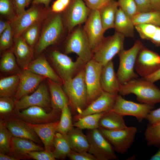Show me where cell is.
Returning a JSON list of instances; mask_svg holds the SVG:
<instances>
[{
    "mask_svg": "<svg viewBox=\"0 0 160 160\" xmlns=\"http://www.w3.org/2000/svg\"><path fill=\"white\" fill-rule=\"evenodd\" d=\"M119 92L121 96L134 94L141 103L154 105L160 103V89L143 78L134 79L121 84Z\"/></svg>",
    "mask_w": 160,
    "mask_h": 160,
    "instance_id": "cell-1",
    "label": "cell"
},
{
    "mask_svg": "<svg viewBox=\"0 0 160 160\" xmlns=\"http://www.w3.org/2000/svg\"><path fill=\"white\" fill-rule=\"evenodd\" d=\"M63 84L72 112L76 115L80 114L87 106L84 68L73 78L64 81Z\"/></svg>",
    "mask_w": 160,
    "mask_h": 160,
    "instance_id": "cell-2",
    "label": "cell"
},
{
    "mask_svg": "<svg viewBox=\"0 0 160 160\" xmlns=\"http://www.w3.org/2000/svg\"><path fill=\"white\" fill-rule=\"evenodd\" d=\"M143 47L142 42L137 40L130 48L124 49L118 54L119 63L116 74L121 84L138 77L134 71L135 65L138 54Z\"/></svg>",
    "mask_w": 160,
    "mask_h": 160,
    "instance_id": "cell-3",
    "label": "cell"
},
{
    "mask_svg": "<svg viewBox=\"0 0 160 160\" xmlns=\"http://www.w3.org/2000/svg\"><path fill=\"white\" fill-rule=\"evenodd\" d=\"M125 36L115 32L111 36L104 37L93 51L92 58L104 65L124 49Z\"/></svg>",
    "mask_w": 160,
    "mask_h": 160,
    "instance_id": "cell-4",
    "label": "cell"
},
{
    "mask_svg": "<svg viewBox=\"0 0 160 160\" xmlns=\"http://www.w3.org/2000/svg\"><path fill=\"white\" fill-rule=\"evenodd\" d=\"M50 57L56 72L63 82L75 77L86 64L78 57L73 61L67 55L56 50L51 52Z\"/></svg>",
    "mask_w": 160,
    "mask_h": 160,
    "instance_id": "cell-5",
    "label": "cell"
},
{
    "mask_svg": "<svg viewBox=\"0 0 160 160\" xmlns=\"http://www.w3.org/2000/svg\"><path fill=\"white\" fill-rule=\"evenodd\" d=\"M71 33L65 46V53H75L86 63L92 58L93 54L83 27L79 26Z\"/></svg>",
    "mask_w": 160,
    "mask_h": 160,
    "instance_id": "cell-6",
    "label": "cell"
},
{
    "mask_svg": "<svg viewBox=\"0 0 160 160\" xmlns=\"http://www.w3.org/2000/svg\"><path fill=\"white\" fill-rule=\"evenodd\" d=\"M63 22L60 13H56L49 19L36 44L35 49L36 55L40 54L46 48L59 40L63 30Z\"/></svg>",
    "mask_w": 160,
    "mask_h": 160,
    "instance_id": "cell-7",
    "label": "cell"
},
{
    "mask_svg": "<svg viewBox=\"0 0 160 160\" xmlns=\"http://www.w3.org/2000/svg\"><path fill=\"white\" fill-rule=\"evenodd\" d=\"M86 135L89 143L88 152L93 155L97 160L119 159L113 147L99 128L89 130Z\"/></svg>",
    "mask_w": 160,
    "mask_h": 160,
    "instance_id": "cell-8",
    "label": "cell"
},
{
    "mask_svg": "<svg viewBox=\"0 0 160 160\" xmlns=\"http://www.w3.org/2000/svg\"><path fill=\"white\" fill-rule=\"evenodd\" d=\"M99 129L115 151L122 154L125 153L132 145L137 131V128L134 126L115 130Z\"/></svg>",
    "mask_w": 160,
    "mask_h": 160,
    "instance_id": "cell-9",
    "label": "cell"
},
{
    "mask_svg": "<svg viewBox=\"0 0 160 160\" xmlns=\"http://www.w3.org/2000/svg\"><path fill=\"white\" fill-rule=\"evenodd\" d=\"M102 66L101 64L93 58L85 65L84 76L87 90V106L103 91L101 86L100 79Z\"/></svg>",
    "mask_w": 160,
    "mask_h": 160,
    "instance_id": "cell-10",
    "label": "cell"
},
{
    "mask_svg": "<svg viewBox=\"0 0 160 160\" xmlns=\"http://www.w3.org/2000/svg\"><path fill=\"white\" fill-rule=\"evenodd\" d=\"M61 111L52 109L49 112L43 108L37 106L29 107L23 110L14 111V117L26 123L38 124L59 120Z\"/></svg>",
    "mask_w": 160,
    "mask_h": 160,
    "instance_id": "cell-11",
    "label": "cell"
},
{
    "mask_svg": "<svg viewBox=\"0 0 160 160\" xmlns=\"http://www.w3.org/2000/svg\"><path fill=\"white\" fill-rule=\"evenodd\" d=\"M154 108V105L127 100L118 94L114 105L111 111L123 116H134L140 122L146 119L148 113Z\"/></svg>",
    "mask_w": 160,
    "mask_h": 160,
    "instance_id": "cell-12",
    "label": "cell"
},
{
    "mask_svg": "<svg viewBox=\"0 0 160 160\" xmlns=\"http://www.w3.org/2000/svg\"><path fill=\"white\" fill-rule=\"evenodd\" d=\"M34 106L41 107L47 111L50 110L52 107L48 88L44 83H41L31 94L25 95L15 100L14 111H20Z\"/></svg>",
    "mask_w": 160,
    "mask_h": 160,
    "instance_id": "cell-13",
    "label": "cell"
},
{
    "mask_svg": "<svg viewBox=\"0 0 160 160\" xmlns=\"http://www.w3.org/2000/svg\"><path fill=\"white\" fill-rule=\"evenodd\" d=\"M90 11L84 0H71L64 11L63 19L68 32H71L75 27L85 23Z\"/></svg>",
    "mask_w": 160,
    "mask_h": 160,
    "instance_id": "cell-14",
    "label": "cell"
},
{
    "mask_svg": "<svg viewBox=\"0 0 160 160\" xmlns=\"http://www.w3.org/2000/svg\"><path fill=\"white\" fill-rule=\"evenodd\" d=\"M160 68V55L144 47L137 55L135 67L137 73L143 78L155 72Z\"/></svg>",
    "mask_w": 160,
    "mask_h": 160,
    "instance_id": "cell-15",
    "label": "cell"
},
{
    "mask_svg": "<svg viewBox=\"0 0 160 160\" xmlns=\"http://www.w3.org/2000/svg\"><path fill=\"white\" fill-rule=\"evenodd\" d=\"M83 28L92 52L104 38V31L99 10H90Z\"/></svg>",
    "mask_w": 160,
    "mask_h": 160,
    "instance_id": "cell-16",
    "label": "cell"
},
{
    "mask_svg": "<svg viewBox=\"0 0 160 160\" xmlns=\"http://www.w3.org/2000/svg\"><path fill=\"white\" fill-rule=\"evenodd\" d=\"M40 4H32L30 8L17 16L11 22L14 37L20 36L28 27L40 22L44 12Z\"/></svg>",
    "mask_w": 160,
    "mask_h": 160,
    "instance_id": "cell-17",
    "label": "cell"
},
{
    "mask_svg": "<svg viewBox=\"0 0 160 160\" xmlns=\"http://www.w3.org/2000/svg\"><path fill=\"white\" fill-rule=\"evenodd\" d=\"M118 93L103 91L96 99L88 105L80 114L75 115L76 121L79 118L89 114L106 112L111 111L114 105Z\"/></svg>",
    "mask_w": 160,
    "mask_h": 160,
    "instance_id": "cell-18",
    "label": "cell"
},
{
    "mask_svg": "<svg viewBox=\"0 0 160 160\" xmlns=\"http://www.w3.org/2000/svg\"><path fill=\"white\" fill-rule=\"evenodd\" d=\"M19 84L14 98L15 100L34 92L46 78L26 69H23L20 73Z\"/></svg>",
    "mask_w": 160,
    "mask_h": 160,
    "instance_id": "cell-19",
    "label": "cell"
},
{
    "mask_svg": "<svg viewBox=\"0 0 160 160\" xmlns=\"http://www.w3.org/2000/svg\"><path fill=\"white\" fill-rule=\"evenodd\" d=\"M4 121L6 127L12 137L29 139L36 143H41L34 130L23 120L14 117H8Z\"/></svg>",
    "mask_w": 160,
    "mask_h": 160,
    "instance_id": "cell-20",
    "label": "cell"
},
{
    "mask_svg": "<svg viewBox=\"0 0 160 160\" xmlns=\"http://www.w3.org/2000/svg\"><path fill=\"white\" fill-rule=\"evenodd\" d=\"M59 121L38 124L26 123L39 137L45 150L52 152L54 139Z\"/></svg>",
    "mask_w": 160,
    "mask_h": 160,
    "instance_id": "cell-21",
    "label": "cell"
},
{
    "mask_svg": "<svg viewBox=\"0 0 160 160\" xmlns=\"http://www.w3.org/2000/svg\"><path fill=\"white\" fill-rule=\"evenodd\" d=\"M100 79L103 91L112 93L119 92L121 84L115 72L112 60L103 66Z\"/></svg>",
    "mask_w": 160,
    "mask_h": 160,
    "instance_id": "cell-22",
    "label": "cell"
},
{
    "mask_svg": "<svg viewBox=\"0 0 160 160\" xmlns=\"http://www.w3.org/2000/svg\"><path fill=\"white\" fill-rule=\"evenodd\" d=\"M26 69L58 83L63 84L62 80L43 56L39 57L31 61Z\"/></svg>",
    "mask_w": 160,
    "mask_h": 160,
    "instance_id": "cell-23",
    "label": "cell"
},
{
    "mask_svg": "<svg viewBox=\"0 0 160 160\" xmlns=\"http://www.w3.org/2000/svg\"><path fill=\"white\" fill-rule=\"evenodd\" d=\"M13 52L23 69H26L31 62L33 52L31 47L20 36L14 38Z\"/></svg>",
    "mask_w": 160,
    "mask_h": 160,
    "instance_id": "cell-24",
    "label": "cell"
},
{
    "mask_svg": "<svg viewBox=\"0 0 160 160\" xmlns=\"http://www.w3.org/2000/svg\"><path fill=\"white\" fill-rule=\"evenodd\" d=\"M11 152L15 157L20 159H28L27 153L33 151H41L43 148L29 139L12 137Z\"/></svg>",
    "mask_w": 160,
    "mask_h": 160,
    "instance_id": "cell-25",
    "label": "cell"
},
{
    "mask_svg": "<svg viewBox=\"0 0 160 160\" xmlns=\"http://www.w3.org/2000/svg\"><path fill=\"white\" fill-rule=\"evenodd\" d=\"M52 109L61 111L64 106L69 105L68 97L60 84L48 79Z\"/></svg>",
    "mask_w": 160,
    "mask_h": 160,
    "instance_id": "cell-26",
    "label": "cell"
},
{
    "mask_svg": "<svg viewBox=\"0 0 160 160\" xmlns=\"http://www.w3.org/2000/svg\"><path fill=\"white\" fill-rule=\"evenodd\" d=\"M72 150L78 151H88L89 143L87 135L82 130L73 128L65 134Z\"/></svg>",
    "mask_w": 160,
    "mask_h": 160,
    "instance_id": "cell-27",
    "label": "cell"
},
{
    "mask_svg": "<svg viewBox=\"0 0 160 160\" xmlns=\"http://www.w3.org/2000/svg\"><path fill=\"white\" fill-rule=\"evenodd\" d=\"M114 28L116 32L120 33L125 36H134L135 26L131 18L119 8L116 13Z\"/></svg>",
    "mask_w": 160,
    "mask_h": 160,
    "instance_id": "cell-28",
    "label": "cell"
},
{
    "mask_svg": "<svg viewBox=\"0 0 160 160\" xmlns=\"http://www.w3.org/2000/svg\"><path fill=\"white\" fill-rule=\"evenodd\" d=\"M99 126L109 130L119 129L127 127L124 116L112 111L104 113L100 120Z\"/></svg>",
    "mask_w": 160,
    "mask_h": 160,
    "instance_id": "cell-29",
    "label": "cell"
},
{
    "mask_svg": "<svg viewBox=\"0 0 160 160\" xmlns=\"http://www.w3.org/2000/svg\"><path fill=\"white\" fill-rule=\"evenodd\" d=\"M118 7L117 1L111 0L99 10L101 20L105 31L109 29L114 28Z\"/></svg>",
    "mask_w": 160,
    "mask_h": 160,
    "instance_id": "cell-30",
    "label": "cell"
},
{
    "mask_svg": "<svg viewBox=\"0 0 160 160\" xmlns=\"http://www.w3.org/2000/svg\"><path fill=\"white\" fill-rule=\"evenodd\" d=\"M135 28L142 39L149 40L156 46H160V26L140 24L135 25Z\"/></svg>",
    "mask_w": 160,
    "mask_h": 160,
    "instance_id": "cell-31",
    "label": "cell"
},
{
    "mask_svg": "<svg viewBox=\"0 0 160 160\" xmlns=\"http://www.w3.org/2000/svg\"><path fill=\"white\" fill-rule=\"evenodd\" d=\"M53 154L55 159H64L72 150L65 135L56 132L53 142Z\"/></svg>",
    "mask_w": 160,
    "mask_h": 160,
    "instance_id": "cell-32",
    "label": "cell"
},
{
    "mask_svg": "<svg viewBox=\"0 0 160 160\" xmlns=\"http://www.w3.org/2000/svg\"><path fill=\"white\" fill-rule=\"evenodd\" d=\"M20 73L14 74L0 79V97H14L19 84Z\"/></svg>",
    "mask_w": 160,
    "mask_h": 160,
    "instance_id": "cell-33",
    "label": "cell"
},
{
    "mask_svg": "<svg viewBox=\"0 0 160 160\" xmlns=\"http://www.w3.org/2000/svg\"><path fill=\"white\" fill-rule=\"evenodd\" d=\"M135 26L140 24H148L160 26V11L153 10L139 12L132 18Z\"/></svg>",
    "mask_w": 160,
    "mask_h": 160,
    "instance_id": "cell-34",
    "label": "cell"
},
{
    "mask_svg": "<svg viewBox=\"0 0 160 160\" xmlns=\"http://www.w3.org/2000/svg\"><path fill=\"white\" fill-rule=\"evenodd\" d=\"M104 113L89 114L79 118L73 124V126L81 130L99 128L100 120Z\"/></svg>",
    "mask_w": 160,
    "mask_h": 160,
    "instance_id": "cell-35",
    "label": "cell"
},
{
    "mask_svg": "<svg viewBox=\"0 0 160 160\" xmlns=\"http://www.w3.org/2000/svg\"><path fill=\"white\" fill-rule=\"evenodd\" d=\"M17 62L13 52H6L3 55L1 59L0 71L3 72L14 74L20 73L21 71L18 67Z\"/></svg>",
    "mask_w": 160,
    "mask_h": 160,
    "instance_id": "cell-36",
    "label": "cell"
},
{
    "mask_svg": "<svg viewBox=\"0 0 160 160\" xmlns=\"http://www.w3.org/2000/svg\"><path fill=\"white\" fill-rule=\"evenodd\" d=\"M68 105H65L61 111L57 132L65 135L73 127L71 112Z\"/></svg>",
    "mask_w": 160,
    "mask_h": 160,
    "instance_id": "cell-37",
    "label": "cell"
},
{
    "mask_svg": "<svg viewBox=\"0 0 160 160\" xmlns=\"http://www.w3.org/2000/svg\"><path fill=\"white\" fill-rule=\"evenodd\" d=\"M144 135L145 140L149 146L160 145V122L148 125Z\"/></svg>",
    "mask_w": 160,
    "mask_h": 160,
    "instance_id": "cell-38",
    "label": "cell"
},
{
    "mask_svg": "<svg viewBox=\"0 0 160 160\" xmlns=\"http://www.w3.org/2000/svg\"><path fill=\"white\" fill-rule=\"evenodd\" d=\"M12 136L5 126L4 120L0 121V152L4 153L11 152Z\"/></svg>",
    "mask_w": 160,
    "mask_h": 160,
    "instance_id": "cell-39",
    "label": "cell"
},
{
    "mask_svg": "<svg viewBox=\"0 0 160 160\" xmlns=\"http://www.w3.org/2000/svg\"><path fill=\"white\" fill-rule=\"evenodd\" d=\"M40 26V22L35 23L26 29L21 35L32 47H33L37 40Z\"/></svg>",
    "mask_w": 160,
    "mask_h": 160,
    "instance_id": "cell-40",
    "label": "cell"
},
{
    "mask_svg": "<svg viewBox=\"0 0 160 160\" xmlns=\"http://www.w3.org/2000/svg\"><path fill=\"white\" fill-rule=\"evenodd\" d=\"M15 100L12 97H0V114L1 116L6 117L10 115L14 110Z\"/></svg>",
    "mask_w": 160,
    "mask_h": 160,
    "instance_id": "cell-41",
    "label": "cell"
},
{
    "mask_svg": "<svg viewBox=\"0 0 160 160\" xmlns=\"http://www.w3.org/2000/svg\"><path fill=\"white\" fill-rule=\"evenodd\" d=\"M0 13L11 22L13 20L17 15L13 0H0Z\"/></svg>",
    "mask_w": 160,
    "mask_h": 160,
    "instance_id": "cell-42",
    "label": "cell"
},
{
    "mask_svg": "<svg viewBox=\"0 0 160 160\" xmlns=\"http://www.w3.org/2000/svg\"><path fill=\"white\" fill-rule=\"evenodd\" d=\"M0 35V50H5L9 48L12 44L14 38L11 23Z\"/></svg>",
    "mask_w": 160,
    "mask_h": 160,
    "instance_id": "cell-43",
    "label": "cell"
},
{
    "mask_svg": "<svg viewBox=\"0 0 160 160\" xmlns=\"http://www.w3.org/2000/svg\"><path fill=\"white\" fill-rule=\"evenodd\" d=\"M119 7L131 18L139 13L134 0H118Z\"/></svg>",
    "mask_w": 160,
    "mask_h": 160,
    "instance_id": "cell-44",
    "label": "cell"
},
{
    "mask_svg": "<svg viewBox=\"0 0 160 160\" xmlns=\"http://www.w3.org/2000/svg\"><path fill=\"white\" fill-rule=\"evenodd\" d=\"M28 159L36 160H55L52 151L45 150L41 151H33L27 153Z\"/></svg>",
    "mask_w": 160,
    "mask_h": 160,
    "instance_id": "cell-45",
    "label": "cell"
},
{
    "mask_svg": "<svg viewBox=\"0 0 160 160\" xmlns=\"http://www.w3.org/2000/svg\"><path fill=\"white\" fill-rule=\"evenodd\" d=\"M67 157L71 160H97L88 151L78 152L72 150Z\"/></svg>",
    "mask_w": 160,
    "mask_h": 160,
    "instance_id": "cell-46",
    "label": "cell"
},
{
    "mask_svg": "<svg viewBox=\"0 0 160 160\" xmlns=\"http://www.w3.org/2000/svg\"><path fill=\"white\" fill-rule=\"evenodd\" d=\"M71 1V0H56L53 3L51 11L55 13L64 12L69 5Z\"/></svg>",
    "mask_w": 160,
    "mask_h": 160,
    "instance_id": "cell-47",
    "label": "cell"
},
{
    "mask_svg": "<svg viewBox=\"0 0 160 160\" xmlns=\"http://www.w3.org/2000/svg\"><path fill=\"white\" fill-rule=\"evenodd\" d=\"M90 10H99L111 0H84Z\"/></svg>",
    "mask_w": 160,
    "mask_h": 160,
    "instance_id": "cell-48",
    "label": "cell"
},
{
    "mask_svg": "<svg viewBox=\"0 0 160 160\" xmlns=\"http://www.w3.org/2000/svg\"><path fill=\"white\" fill-rule=\"evenodd\" d=\"M139 12H146L154 10L149 0H134Z\"/></svg>",
    "mask_w": 160,
    "mask_h": 160,
    "instance_id": "cell-49",
    "label": "cell"
},
{
    "mask_svg": "<svg viewBox=\"0 0 160 160\" xmlns=\"http://www.w3.org/2000/svg\"><path fill=\"white\" fill-rule=\"evenodd\" d=\"M146 119L149 124H153L160 122V108L152 110L148 113Z\"/></svg>",
    "mask_w": 160,
    "mask_h": 160,
    "instance_id": "cell-50",
    "label": "cell"
},
{
    "mask_svg": "<svg viewBox=\"0 0 160 160\" xmlns=\"http://www.w3.org/2000/svg\"><path fill=\"white\" fill-rule=\"evenodd\" d=\"M17 16L24 12L26 7V0H13Z\"/></svg>",
    "mask_w": 160,
    "mask_h": 160,
    "instance_id": "cell-51",
    "label": "cell"
},
{
    "mask_svg": "<svg viewBox=\"0 0 160 160\" xmlns=\"http://www.w3.org/2000/svg\"><path fill=\"white\" fill-rule=\"evenodd\" d=\"M144 79L154 83L155 82L160 80V68L154 73L144 78Z\"/></svg>",
    "mask_w": 160,
    "mask_h": 160,
    "instance_id": "cell-52",
    "label": "cell"
},
{
    "mask_svg": "<svg viewBox=\"0 0 160 160\" xmlns=\"http://www.w3.org/2000/svg\"><path fill=\"white\" fill-rule=\"evenodd\" d=\"M11 21L1 20L0 21V35H1L11 24Z\"/></svg>",
    "mask_w": 160,
    "mask_h": 160,
    "instance_id": "cell-53",
    "label": "cell"
},
{
    "mask_svg": "<svg viewBox=\"0 0 160 160\" xmlns=\"http://www.w3.org/2000/svg\"><path fill=\"white\" fill-rule=\"evenodd\" d=\"M51 0H33L32 3V4H41L44 5L45 8H48Z\"/></svg>",
    "mask_w": 160,
    "mask_h": 160,
    "instance_id": "cell-54",
    "label": "cell"
},
{
    "mask_svg": "<svg viewBox=\"0 0 160 160\" xmlns=\"http://www.w3.org/2000/svg\"><path fill=\"white\" fill-rule=\"evenodd\" d=\"M154 10L160 11V0H149Z\"/></svg>",
    "mask_w": 160,
    "mask_h": 160,
    "instance_id": "cell-55",
    "label": "cell"
},
{
    "mask_svg": "<svg viewBox=\"0 0 160 160\" xmlns=\"http://www.w3.org/2000/svg\"><path fill=\"white\" fill-rule=\"evenodd\" d=\"M19 159L14 156H9L5 153H0V160H19Z\"/></svg>",
    "mask_w": 160,
    "mask_h": 160,
    "instance_id": "cell-56",
    "label": "cell"
},
{
    "mask_svg": "<svg viewBox=\"0 0 160 160\" xmlns=\"http://www.w3.org/2000/svg\"><path fill=\"white\" fill-rule=\"evenodd\" d=\"M151 160H160V147L158 151L150 159Z\"/></svg>",
    "mask_w": 160,
    "mask_h": 160,
    "instance_id": "cell-57",
    "label": "cell"
},
{
    "mask_svg": "<svg viewBox=\"0 0 160 160\" xmlns=\"http://www.w3.org/2000/svg\"><path fill=\"white\" fill-rule=\"evenodd\" d=\"M33 0H26V7L28 6L30 3Z\"/></svg>",
    "mask_w": 160,
    "mask_h": 160,
    "instance_id": "cell-58",
    "label": "cell"
}]
</instances>
